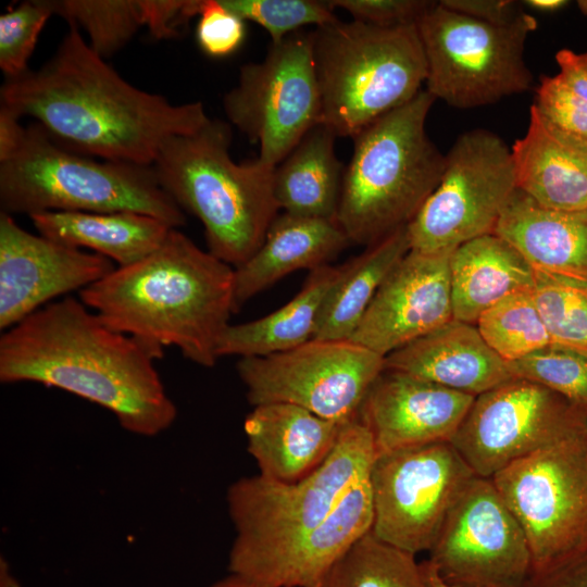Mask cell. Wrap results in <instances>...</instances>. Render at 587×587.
<instances>
[{
    "instance_id": "cell-1",
    "label": "cell",
    "mask_w": 587,
    "mask_h": 587,
    "mask_svg": "<svg viewBox=\"0 0 587 587\" xmlns=\"http://www.w3.org/2000/svg\"><path fill=\"white\" fill-rule=\"evenodd\" d=\"M68 26L46 64L4 80L0 109L33 117L72 151L148 166L166 140L210 121L201 102L174 104L126 82Z\"/></svg>"
},
{
    "instance_id": "cell-2",
    "label": "cell",
    "mask_w": 587,
    "mask_h": 587,
    "mask_svg": "<svg viewBox=\"0 0 587 587\" xmlns=\"http://www.w3.org/2000/svg\"><path fill=\"white\" fill-rule=\"evenodd\" d=\"M132 336L109 327L71 296L52 301L0 337L1 383L34 382L93 402L136 435L152 437L176 419V405Z\"/></svg>"
},
{
    "instance_id": "cell-3",
    "label": "cell",
    "mask_w": 587,
    "mask_h": 587,
    "mask_svg": "<svg viewBox=\"0 0 587 587\" xmlns=\"http://www.w3.org/2000/svg\"><path fill=\"white\" fill-rule=\"evenodd\" d=\"M234 285L235 267L172 228L155 251L115 267L82 289L79 299L155 359L174 346L191 362L213 367L234 313Z\"/></svg>"
},
{
    "instance_id": "cell-4",
    "label": "cell",
    "mask_w": 587,
    "mask_h": 587,
    "mask_svg": "<svg viewBox=\"0 0 587 587\" xmlns=\"http://www.w3.org/2000/svg\"><path fill=\"white\" fill-rule=\"evenodd\" d=\"M0 207L8 214L137 212L173 228L185 212L152 165L101 160L72 151L36 124L0 109Z\"/></svg>"
},
{
    "instance_id": "cell-5",
    "label": "cell",
    "mask_w": 587,
    "mask_h": 587,
    "mask_svg": "<svg viewBox=\"0 0 587 587\" xmlns=\"http://www.w3.org/2000/svg\"><path fill=\"white\" fill-rule=\"evenodd\" d=\"M230 125L211 120L198 132L164 142L152 164L158 182L202 224L208 251L237 267L263 242L279 207L274 167L229 155Z\"/></svg>"
},
{
    "instance_id": "cell-6",
    "label": "cell",
    "mask_w": 587,
    "mask_h": 587,
    "mask_svg": "<svg viewBox=\"0 0 587 587\" xmlns=\"http://www.w3.org/2000/svg\"><path fill=\"white\" fill-rule=\"evenodd\" d=\"M435 100L422 89L352 138L336 218L351 243L370 246L407 226L439 184L445 154L425 127Z\"/></svg>"
},
{
    "instance_id": "cell-7",
    "label": "cell",
    "mask_w": 587,
    "mask_h": 587,
    "mask_svg": "<svg viewBox=\"0 0 587 587\" xmlns=\"http://www.w3.org/2000/svg\"><path fill=\"white\" fill-rule=\"evenodd\" d=\"M321 124L338 137L411 101L427 78L416 24L383 27L339 18L313 30Z\"/></svg>"
},
{
    "instance_id": "cell-8",
    "label": "cell",
    "mask_w": 587,
    "mask_h": 587,
    "mask_svg": "<svg viewBox=\"0 0 587 587\" xmlns=\"http://www.w3.org/2000/svg\"><path fill=\"white\" fill-rule=\"evenodd\" d=\"M375 457L371 433L358 416L342 425L333 451L308 476L284 483L258 474L234 482L226 495L236 533L228 572L246 578L316 527L369 475Z\"/></svg>"
},
{
    "instance_id": "cell-9",
    "label": "cell",
    "mask_w": 587,
    "mask_h": 587,
    "mask_svg": "<svg viewBox=\"0 0 587 587\" xmlns=\"http://www.w3.org/2000/svg\"><path fill=\"white\" fill-rule=\"evenodd\" d=\"M427 63L426 90L457 109H474L533 86L524 59L536 18L523 13L495 25L452 11L439 1L416 24Z\"/></svg>"
},
{
    "instance_id": "cell-10",
    "label": "cell",
    "mask_w": 587,
    "mask_h": 587,
    "mask_svg": "<svg viewBox=\"0 0 587 587\" xmlns=\"http://www.w3.org/2000/svg\"><path fill=\"white\" fill-rule=\"evenodd\" d=\"M515 190L507 143L483 128L461 134L445 154L439 184L407 225L411 249L453 251L474 238L495 234Z\"/></svg>"
},
{
    "instance_id": "cell-11",
    "label": "cell",
    "mask_w": 587,
    "mask_h": 587,
    "mask_svg": "<svg viewBox=\"0 0 587 587\" xmlns=\"http://www.w3.org/2000/svg\"><path fill=\"white\" fill-rule=\"evenodd\" d=\"M225 114L252 143L258 160L275 167L321 123L322 102L313 60V30L271 43L260 62L243 64L223 98Z\"/></svg>"
},
{
    "instance_id": "cell-12",
    "label": "cell",
    "mask_w": 587,
    "mask_h": 587,
    "mask_svg": "<svg viewBox=\"0 0 587 587\" xmlns=\"http://www.w3.org/2000/svg\"><path fill=\"white\" fill-rule=\"evenodd\" d=\"M490 479L524 530L533 572L587 545V432L521 458Z\"/></svg>"
},
{
    "instance_id": "cell-13",
    "label": "cell",
    "mask_w": 587,
    "mask_h": 587,
    "mask_svg": "<svg viewBox=\"0 0 587 587\" xmlns=\"http://www.w3.org/2000/svg\"><path fill=\"white\" fill-rule=\"evenodd\" d=\"M475 476L450 441L377 454L369 472L371 533L412 554L428 552L450 509Z\"/></svg>"
},
{
    "instance_id": "cell-14",
    "label": "cell",
    "mask_w": 587,
    "mask_h": 587,
    "mask_svg": "<svg viewBox=\"0 0 587 587\" xmlns=\"http://www.w3.org/2000/svg\"><path fill=\"white\" fill-rule=\"evenodd\" d=\"M384 362L354 341L312 338L288 351L240 358L236 369L253 407L291 403L345 424L359 416Z\"/></svg>"
},
{
    "instance_id": "cell-15",
    "label": "cell",
    "mask_w": 587,
    "mask_h": 587,
    "mask_svg": "<svg viewBox=\"0 0 587 587\" xmlns=\"http://www.w3.org/2000/svg\"><path fill=\"white\" fill-rule=\"evenodd\" d=\"M587 432V410L537 383L512 378L475 397L451 438L480 477Z\"/></svg>"
},
{
    "instance_id": "cell-16",
    "label": "cell",
    "mask_w": 587,
    "mask_h": 587,
    "mask_svg": "<svg viewBox=\"0 0 587 587\" xmlns=\"http://www.w3.org/2000/svg\"><path fill=\"white\" fill-rule=\"evenodd\" d=\"M428 555L455 587H527L533 574L523 528L492 480L477 475L450 509Z\"/></svg>"
},
{
    "instance_id": "cell-17",
    "label": "cell",
    "mask_w": 587,
    "mask_h": 587,
    "mask_svg": "<svg viewBox=\"0 0 587 587\" xmlns=\"http://www.w3.org/2000/svg\"><path fill=\"white\" fill-rule=\"evenodd\" d=\"M115 268L85 252L22 228L0 212V329L8 330L54 298L79 291Z\"/></svg>"
},
{
    "instance_id": "cell-18",
    "label": "cell",
    "mask_w": 587,
    "mask_h": 587,
    "mask_svg": "<svg viewBox=\"0 0 587 587\" xmlns=\"http://www.w3.org/2000/svg\"><path fill=\"white\" fill-rule=\"evenodd\" d=\"M451 252L410 249L383 282L349 340L386 357L453 320Z\"/></svg>"
},
{
    "instance_id": "cell-19",
    "label": "cell",
    "mask_w": 587,
    "mask_h": 587,
    "mask_svg": "<svg viewBox=\"0 0 587 587\" xmlns=\"http://www.w3.org/2000/svg\"><path fill=\"white\" fill-rule=\"evenodd\" d=\"M475 397L398 371L386 370L369 389L359 411L376 455L450 441Z\"/></svg>"
},
{
    "instance_id": "cell-20",
    "label": "cell",
    "mask_w": 587,
    "mask_h": 587,
    "mask_svg": "<svg viewBox=\"0 0 587 587\" xmlns=\"http://www.w3.org/2000/svg\"><path fill=\"white\" fill-rule=\"evenodd\" d=\"M384 369L474 397L514 378L476 326L454 319L386 355Z\"/></svg>"
},
{
    "instance_id": "cell-21",
    "label": "cell",
    "mask_w": 587,
    "mask_h": 587,
    "mask_svg": "<svg viewBox=\"0 0 587 587\" xmlns=\"http://www.w3.org/2000/svg\"><path fill=\"white\" fill-rule=\"evenodd\" d=\"M342 425L296 404L273 402L253 407L243 428L247 450L259 474L292 483L308 476L325 461Z\"/></svg>"
},
{
    "instance_id": "cell-22",
    "label": "cell",
    "mask_w": 587,
    "mask_h": 587,
    "mask_svg": "<svg viewBox=\"0 0 587 587\" xmlns=\"http://www.w3.org/2000/svg\"><path fill=\"white\" fill-rule=\"evenodd\" d=\"M372 524L367 475L349 488L323 522L242 579L257 587H317L346 551L371 532Z\"/></svg>"
},
{
    "instance_id": "cell-23",
    "label": "cell",
    "mask_w": 587,
    "mask_h": 587,
    "mask_svg": "<svg viewBox=\"0 0 587 587\" xmlns=\"http://www.w3.org/2000/svg\"><path fill=\"white\" fill-rule=\"evenodd\" d=\"M511 154L517 190L548 209H587V148L533 104L527 130L515 140Z\"/></svg>"
},
{
    "instance_id": "cell-24",
    "label": "cell",
    "mask_w": 587,
    "mask_h": 587,
    "mask_svg": "<svg viewBox=\"0 0 587 587\" xmlns=\"http://www.w3.org/2000/svg\"><path fill=\"white\" fill-rule=\"evenodd\" d=\"M349 245L337 221L278 214L259 249L235 267L234 313L288 274L325 265Z\"/></svg>"
},
{
    "instance_id": "cell-25",
    "label": "cell",
    "mask_w": 587,
    "mask_h": 587,
    "mask_svg": "<svg viewBox=\"0 0 587 587\" xmlns=\"http://www.w3.org/2000/svg\"><path fill=\"white\" fill-rule=\"evenodd\" d=\"M495 234L535 271L587 282V209H548L516 189Z\"/></svg>"
},
{
    "instance_id": "cell-26",
    "label": "cell",
    "mask_w": 587,
    "mask_h": 587,
    "mask_svg": "<svg viewBox=\"0 0 587 587\" xmlns=\"http://www.w3.org/2000/svg\"><path fill=\"white\" fill-rule=\"evenodd\" d=\"M453 319L475 325L502 299L534 291L535 270L505 239L484 235L457 247L449 258Z\"/></svg>"
},
{
    "instance_id": "cell-27",
    "label": "cell",
    "mask_w": 587,
    "mask_h": 587,
    "mask_svg": "<svg viewBox=\"0 0 587 587\" xmlns=\"http://www.w3.org/2000/svg\"><path fill=\"white\" fill-rule=\"evenodd\" d=\"M38 233L58 242L88 248L117 263L134 264L155 251L173 228L137 212H42L29 216Z\"/></svg>"
},
{
    "instance_id": "cell-28",
    "label": "cell",
    "mask_w": 587,
    "mask_h": 587,
    "mask_svg": "<svg viewBox=\"0 0 587 587\" xmlns=\"http://www.w3.org/2000/svg\"><path fill=\"white\" fill-rule=\"evenodd\" d=\"M336 137L320 123L274 167L273 188L283 212L336 221L345 173Z\"/></svg>"
},
{
    "instance_id": "cell-29",
    "label": "cell",
    "mask_w": 587,
    "mask_h": 587,
    "mask_svg": "<svg viewBox=\"0 0 587 587\" xmlns=\"http://www.w3.org/2000/svg\"><path fill=\"white\" fill-rule=\"evenodd\" d=\"M339 272L340 266L322 265L310 272L299 292L282 308L254 321L229 324L218 340L217 357H264L311 340Z\"/></svg>"
},
{
    "instance_id": "cell-30",
    "label": "cell",
    "mask_w": 587,
    "mask_h": 587,
    "mask_svg": "<svg viewBox=\"0 0 587 587\" xmlns=\"http://www.w3.org/2000/svg\"><path fill=\"white\" fill-rule=\"evenodd\" d=\"M410 249L408 228L403 226L340 265L313 338L349 340L380 285Z\"/></svg>"
},
{
    "instance_id": "cell-31",
    "label": "cell",
    "mask_w": 587,
    "mask_h": 587,
    "mask_svg": "<svg viewBox=\"0 0 587 587\" xmlns=\"http://www.w3.org/2000/svg\"><path fill=\"white\" fill-rule=\"evenodd\" d=\"M415 557L369 532L330 567L317 587H428Z\"/></svg>"
},
{
    "instance_id": "cell-32",
    "label": "cell",
    "mask_w": 587,
    "mask_h": 587,
    "mask_svg": "<svg viewBox=\"0 0 587 587\" xmlns=\"http://www.w3.org/2000/svg\"><path fill=\"white\" fill-rule=\"evenodd\" d=\"M475 326L507 363L552 346L533 291L514 294L497 302L478 317Z\"/></svg>"
},
{
    "instance_id": "cell-33",
    "label": "cell",
    "mask_w": 587,
    "mask_h": 587,
    "mask_svg": "<svg viewBox=\"0 0 587 587\" xmlns=\"http://www.w3.org/2000/svg\"><path fill=\"white\" fill-rule=\"evenodd\" d=\"M53 15L82 27L102 59L115 54L145 26L141 0H49Z\"/></svg>"
},
{
    "instance_id": "cell-34",
    "label": "cell",
    "mask_w": 587,
    "mask_h": 587,
    "mask_svg": "<svg viewBox=\"0 0 587 587\" xmlns=\"http://www.w3.org/2000/svg\"><path fill=\"white\" fill-rule=\"evenodd\" d=\"M534 298L552 347L587 355V282L535 271Z\"/></svg>"
},
{
    "instance_id": "cell-35",
    "label": "cell",
    "mask_w": 587,
    "mask_h": 587,
    "mask_svg": "<svg viewBox=\"0 0 587 587\" xmlns=\"http://www.w3.org/2000/svg\"><path fill=\"white\" fill-rule=\"evenodd\" d=\"M508 366L514 378L542 385L587 410V355L551 346Z\"/></svg>"
},
{
    "instance_id": "cell-36",
    "label": "cell",
    "mask_w": 587,
    "mask_h": 587,
    "mask_svg": "<svg viewBox=\"0 0 587 587\" xmlns=\"http://www.w3.org/2000/svg\"><path fill=\"white\" fill-rule=\"evenodd\" d=\"M222 3L243 21L264 28L271 43H277L305 26L314 25L316 28L338 20L329 1L222 0Z\"/></svg>"
},
{
    "instance_id": "cell-37",
    "label": "cell",
    "mask_w": 587,
    "mask_h": 587,
    "mask_svg": "<svg viewBox=\"0 0 587 587\" xmlns=\"http://www.w3.org/2000/svg\"><path fill=\"white\" fill-rule=\"evenodd\" d=\"M53 15L49 0H28L0 16V68L5 79L25 74L45 24Z\"/></svg>"
},
{
    "instance_id": "cell-38",
    "label": "cell",
    "mask_w": 587,
    "mask_h": 587,
    "mask_svg": "<svg viewBox=\"0 0 587 587\" xmlns=\"http://www.w3.org/2000/svg\"><path fill=\"white\" fill-rule=\"evenodd\" d=\"M533 105L554 126L587 148V101L555 76L541 77Z\"/></svg>"
},
{
    "instance_id": "cell-39",
    "label": "cell",
    "mask_w": 587,
    "mask_h": 587,
    "mask_svg": "<svg viewBox=\"0 0 587 587\" xmlns=\"http://www.w3.org/2000/svg\"><path fill=\"white\" fill-rule=\"evenodd\" d=\"M196 40L209 57L225 58L237 51L246 36V21L222 0H200Z\"/></svg>"
},
{
    "instance_id": "cell-40",
    "label": "cell",
    "mask_w": 587,
    "mask_h": 587,
    "mask_svg": "<svg viewBox=\"0 0 587 587\" xmlns=\"http://www.w3.org/2000/svg\"><path fill=\"white\" fill-rule=\"evenodd\" d=\"M334 9L347 11L355 21L391 27L417 24L435 3L427 0H332Z\"/></svg>"
},
{
    "instance_id": "cell-41",
    "label": "cell",
    "mask_w": 587,
    "mask_h": 587,
    "mask_svg": "<svg viewBox=\"0 0 587 587\" xmlns=\"http://www.w3.org/2000/svg\"><path fill=\"white\" fill-rule=\"evenodd\" d=\"M145 26L157 39L178 36L179 27L198 15L200 0H141Z\"/></svg>"
},
{
    "instance_id": "cell-42",
    "label": "cell",
    "mask_w": 587,
    "mask_h": 587,
    "mask_svg": "<svg viewBox=\"0 0 587 587\" xmlns=\"http://www.w3.org/2000/svg\"><path fill=\"white\" fill-rule=\"evenodd\" d=\"M527 587H587V545L533 572Z\"/></svg>"
},
{
    "instance_id": "cell-43",
    "label": "cell",
    "mask_w": 587,
    "mask_h": 587,
    "mask_svg": "<svg viewBox=\"0 0 587 587\" xmlns=\"http://www.w3.org/2000/svg\"><path fill=\"white\" fill-rule=\"evenodd\" d=\"M444 7L495 25H505L514 22L524 13L522 2L512 0H441Z\"/></svg>"
},
{
    "instance_id": "cell-44",
    "label": "cell",
    "mask_w": 587,
    "mask_h": 587,
    "mask_svg": "<svg viewBox=\"0 0 587 587\" xmlns=\"http://www.w3.org/2000/svg\"><path fill=\"white\" fill-rule=\"evenodd\" d=\"M555 61L560 67L559 79L571 92L587 101V53L561 49Z\"/></svg>"
},
{
    "instance_id": "cell-45",
    "label": "cell",
    "mask_w": 587,
    "mask_h": 587,
    "mask_svg": "<svg viewBox=\"0 0 587 587\" xmlns=\"http://www.w3.org/2000/svg\"><path fill=\"white\" fill-rule=\"evenodd\" d=\"M421 567L428 587H455L446 583L428 560L421 562Z\"/></svg>"
},
{
    "instance_id": "cell-46",
    "label": "cell",
    "mask_w": 587,
    "mask_h": 587,
    "mask_svg": "<svg viewBox=\"0 0 587 587\" xmlns=\"http://www.w3.org/2000/svg\"><path fill=\"white\" fill-rule=\"evenodd\" d=\"M523 3H526L527 7L536 11L554 12L565 7L569 2L565 0H526Z\"/></svg>"
},
{
    "instance_id": "cell-47",
    "label": "cell",
    "mask_w": 587,
    "mask_h": 587,
    "mask_svg": "<svg viewBox=\"0 0 587 587\" xmlns=\"http://www.w3.org/2000/svg\"><path fill=\"white\" fill-rule=\"evenodd\" d=\"M209 587H257L245 579L234 575L228 574L224 576L223 578H220L212 583Z\"/></svg>"
},
{
    "instance_id": "cell-48",
    "label": "cell",
    "mask_w": 587,
    "mask_h": 587,
    "mask_svg": "<svg viewBox=\"0 0 587 587\" xmlns=\"http://www.w3.org/2000/svg\"><path fill=\"white\" fill-rule=\"evenodd\" d=\"M578 8L582 13L587 14V0L578 1Z\"/></svg>"
}]
</instances>
